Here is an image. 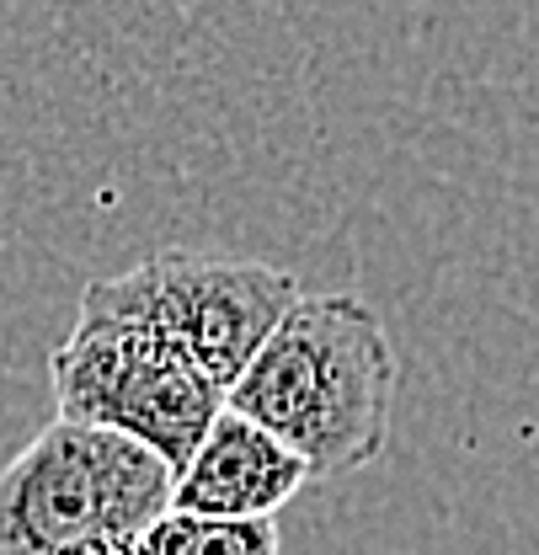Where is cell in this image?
<instances>
[{
  "instance_id": "obj_1",
  "label": "cell",
  "mask_w": 539,
  "mask_h": 555,
  "mask_svg": "<svg viewBox=\"0 0 539 555\" xmlns=\"http://www.w3.org/2000/svg\"><path fill=\"white\" fill-rule=\"evenodd\" d=\"M396 347L358 294H299L257 347L224 406L268 427L316 476H352L385 454Z\"/></svg>"
},
{
  "instance_id": "obj_2",
  "label": "cell",
  "mask_w": 539,
  "mask_h": 555,
  "mask_svg": "<svg viewBox=\"0 0 539 555\" xmlns=\"http://www.w3.org/2000/svg\"><path fill=\"white\" fill-rule=\"evenodd\" d=\"M177 470L124 433L54 422L0 465V555H129Z\"/></svg>"
},
{
  "instance_id": "obj_3",
  "label": "cell",
  "mask_w": 539,
  "mask_h": 555,
  "mask_svg": "<svg viewBox=\"0 0 539 555\" xmlns=\"http://www.w3.org/2000/svg\"><path fill=\"white\" fill-rule=\"evenodd\" d=\"M60 422L107 427L155 449L182 470L224 412V390L161 332L107 315H75V332L49 358Z\"/></svg>"
},
{
  "instance_id": "obj_4",
  "label": "cell",
  "mask_w": 539,
  "mask_h": 555,
  "mask_svg": "<svg viewBox=\"0 0 539 555\" xmlns=\"http://www.w3.org/2000/svg\"><path fill=\"white\" fill-rule=\"evenodd\" d=\"M294 299L299 283L283 268L171 246L129 273L91 283L80 294V315L134 321L161 332L230 396V385L246 374V363L257 358V347L272 337Z\"/></svg>"
},
{
  "instance_id": "obj_5",
  "label": "cell",
  "mask_w": 539,
  "mask_h": 555,
  "mask_svg": "<svg viewBox=\"0 0 539 555\" xmlns=\"http://www.w3.org/2000/svg\"><path fill=\"white\" fill-rule=\"evenodd\" d=\"M305 481L310 465L288 443H278L268 427L224 406L193 449V460L177 470L171 507L214 518H272L288 496H299Z\"/></svg>"
},
{
  "instance_id": "obj_6",
  "label": "cell",
  "mask_w": 539,
  "mask_h": 555,
  "mask_svg": "<svg viewBox=\"0 0 539 555\" xmlns=\"http://www.w3.org/2000/svg\"><path fill=\"white\" fill-rule=\"evenodd\" d=\"M278 524L272 518H214V513H188L171 507L161 513L129 555H278Z\"/></svg>"
}]
</instances>
